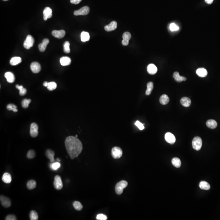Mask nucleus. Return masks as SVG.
<instances>
[{
    "mask_svg": "<svg viewBox=\"0 0 220 220\" xmlns=\"http://www.w3.org/2000/svg\"><path fill=\"white\" fill-rule=\"evenodd\" d=\"M65 145L71 159L78 157L83 149L82 142L76 137H68L65 141Z\"/></svg>",
    "mask_w": 220,
    "mask_h": 220,
    "instance_id": "nucleus-1",
    "label": "nucleus"
},
{
    "mask_svg": "<svg viewBox=\"0 0 220 220\" xmlns=\"http://www.w3.org/2000/svg\"><path fill=\"white\" fill-rule=\"evenodd\" d=\"M128 185V183L126 181L122 180L118 182L115 187V190L117 194L120 195L123 192L124 189Z\"/></svg>",
    "mask_w": 220,
    "mask_h": 220,
    "instance_id": "nucleus-2",
    "label": "nucleus"
},
{
    "mask_svg": "<svg viewBox=\"0 0 220 220\" xmlns=\"http://www.w3.org/2000/svg\"><path fill=\"white\" fill-rule=\"evenodd\" d=\"M202 140L199 137L197 136L193 139L192 142V147L194 150L199 151L201 148L202 146Z\"/></svg>",
    "mask_w": 220,
    "mask_h": 220,
    "instance_id": "nucleus-3",
    "label": "nucleus"
},
{
    "mask_svg": "<svg viewBox=\"0 0 220 220\" xmlns=\"http://www.w3.org/2000/svg\"><path fill=\"white\" fill-rule=\"evenodd\" d=\"M122 154V150L120 147H114L111 150V155L114 159H120L121 158Z\"/></svg>",
    "mask_w": 220,
    "mask_h": 220,
    "instance_id": "nucleus-4",
    "label": "nucleus"
},
{
    "mask_svg": "<svg viewBox=\"0 0 220 220\" xmlns=\"http://www.w3.org/2000/svg\"><path fill=\"white\" fill-rule=\"evenodd\" d=\"M34 40L33 37L31 35H29L27 36L24 43V47L27 49H29L33 46L34 44Z\"/></svg>",
    "mask_w": 220,
    "mask_h": 220,
    "instance_id": "nucleus-5",
    "label": "nucleus"
},
{
    "mask_svg": "<svg viewBox=\"0 0 220 220\" xmlns=\"http://www.w3.org/2000/svg\"><path fill=\"white\" fill-rule=\"evenodd\" d=\"M90 12V9L88 6L80 8L78 10H76L74 12V14L75 16H84L88 14Z\"/></svg>",
    "mask_w": 220,
    "mask_h": 220,
    "instance_id": "nucleus-6",
    "label": "nucleus"
},
{
    "mask_svg": "<svg viewBox=\"0 0 220 220\" xmlns=\"http://www.w3.org/2000/svg\"><path fill=\"white\" fill-rule=\"evenodd\" d=\"M0 201L1 205L5 208H8L11 206V200L6 196L3 195L0 196Z\"/></svg>",
    "mask_w": 220,
    "mask_h": 220,
    "instance_id": "nucleus-7",
    "label": "nucleus"
},
{
    "mask_svg": "<svg viewBox=\"0 0 220 220\" xmlns=\"http://www.w3.org/2000/svg\"><path fill=\"white\" fill-rule=\"evenodd\" d=\"M54 185L55 188L57 190H60L63 188V183L61 176L56 175L54 178Z\"/></svg>",
    "mask_w": 220,
    "mask_h": 220,
    "instance_id": "nucleus-8",
    "label": "nucleus"
},
{
    "mask_svg": "<svg viewBox=\"0 0 220 220\" xmlns=\"http://www.w3.org/2000/svg\"><path fill=\"white\" fill-rule=\"evenodd\" d=\"M38 127L37 124L33 123L31 124L30 129V134L32 137H36L38 134Z\"/></svg>",
    "mask_w": 220,
    "mask_h": 220,
    "instance_id": "nucleus-9",
    "label": "nucleus"
},
{
    "mask_svg": "<svg viewBox=\"0 0 220 220\" xmlns=\"http://www.w3.org/2000/svg\"><path fill=\"white\" fill-rule=\"evenodd\" d=\"M165 139L166 141L170 144H174L176 141L175 137L171 132H167L165 134Z\"/></svg>",
    "mask_w": 220,
    "mask_h": 220,
    "instance_id": "nucleus-10",
    "label": "nucleus"
},
{
    "mask_svg": "<svg viewBox=\"0 0 220 220\" xmlns=\"http://www.w3.org/2000/svg\"><path fill=\"white\" fill-rule=\"evenodd\" d=\"M30 68L33 73H38L41 70V66L38 62H34L31 64Z\"/></svg>",
    "mask_w": 220,
    "mask_h": 220,
    "instance_id": "nucleus-11",
    "label": "nucleus"
},
{
    "mask_svg": "<svg viewBox=\"0 0 220 220\" xmlns=\"http://www.w3.org/2000/svg\"><path fill=\"white\" fill-rule=\"evenodd\" d=\"M131 38V35L129 32L124 33L122 35L123 40L122 41V44L124 46L128 45L129 43V41Z\"/></svg>",
    "mask_w": 220,
    "mask_h": 220,
    "instance_id": "nucleus-12",
    "label": "nucleus"
},
{
    "mask_svg": "<svg viewBox=\"0 0 220 220\" xmlns=\"http://www.w3.org/2000/svg\"><path fill=\"white\" fill-rule=\"evenodd\" d=\"M52 11L51 8L47 7L43 10V19L45 21H47V19L51 18L52 16Z\"/></svg>",
    "mask_w": 220,
    "mask_h": 220,
    "instance_id": "nucleus-13",
    "label": "nucleus"
},
{
    "mask_svg": "<svg viewBox=\"0 0 220 220\" xmlns=\"http://www.w3.org/2000/svg\"><path fill=\"white\" fill-rule=\"evenodd\" d=\"M65 31L64 30H54L52 32V34L53 36L55 37L56 38L61 39L63 38L65 35Z\"/></svg>",
    "mask_w": 220,
    "mask_h": 220,
    "instance_id": "nucleus-14",
    "label": "nucleus"
},
{
    "mask_svg": "<svg viewBox=\"0 0 220 220\" xmlns=\"http://www.w3.org/2000/svg\"><path fill=\"white\" fill-rule=\"evenodd\" d=\"M117 28V22L115 21H113L108 25L104 27V29L106 31H111L115 30Z\"/></svg>",
    "mask_w": 220,
    "mask_h": 220,
    "instance_id": "nucleus-15",
    "label": "nucleus"
},
{
    "mask_svg": "<svg viewBox=\"0 0 220 220\" xmlns=\"http://www.w3.org/2000/svg\"><path fill=\"white\" fill-rule=\"evenodd\" d=\"M49 39L47 38L43 39L42 43H40L38 45V48L40 52H45L47 48V45L49 44Z\"/></svg>",
    "mask_w": 220,
    "mask_h": 220,
    "instance_id": "nucleus-16",
    "label": "nucleus"
},
{
    "mask_svg": "<svg viewBox=\"0 0 220 220\" xmlns=\"http://www.w3.org/2000/svg\"><path fill=\"white\" fill-rule=\"evenodd\" d=\"M147 71L150 75H154L157 73V68L153 64H150L147 66Z\"/></svg>",
    "mask_w": 220,
    "mask_h": 220,
    "instance_id": "nucleus-17",
    "label": "nucleus"
},
{
    "mask_svg": "<svg viewBox=\"0 0 220 220\" xmlns=\"http://www.w3.org/2000/svg\"><path fill=\"white\" fill-rule=\"evenodd\" d=\"M5 77L7 79V81L10 83H12L15 80L14 75L11 72H6L5 74Z\"/></svg>",
    "mask_w": 220,
    "mask_h": 220,
    "instance_id": "nucleus-18",
    "label": "nucleus"
},
{
    "mask_svg": "<svg viewBox=\"0 0 220 220\" xmlns=\"http://www.w3.org/2000/svg\"><path fill=\"white\" fill-rule=\"evenodd\" d=\"M173 77L174 78L176 82H181L182 81H185L187 80L186 77L184 76H181L179 75V72H174L173 75Z\"/></svg>",
    "mask_w": 220,
    "mask_h": 220,
    "instance_id": "nucleus-19",
    "label": "nucleus"
},
{
    "mask_svg": "<svg viewBox=\"0 0 220 220\" xmlns=\"http://www.w3.org/2000/svg\"><path fill=\"white\" fill-rule=\"evenodd\" d=\"M62 65L63 66L69 65L71 63V60L68 57H62L60 60Z\"/></svg>",
    "mask_w": 220,
    "mask_h": 220,
    "instance_id": "nucleus-20",
    "label": "nucleus"
},
{
    "mask_svg": "<svg viewBox=\"0 0 220 220\" xmlns=\"http://www.w3.org/2000/svg\"><path fill=\"white\" fill-rule=\"evenodd\" d=\"M180 102L182 106L185 107H189L191 104L190 99L186 97L182 98L181 99Z\"/></svg>",
    "mask_w": 220,
    "mask_h": 220,
    "instance_id": "nucleus-21",
    "label": "nucleus"
},
{
    "mask_svg": "<svg viewBox=\"0 0 220 220\" xmlns=\"http://www.w3.org/2000/svg\"><path fill=\"white\" fill-rule=\"evenodd\" d=\"M45 155L47 158L49 159L52 162L54 161V156L55 155V153L53 150L51 149H47L45 152Z\"/></svg>",
    "mask_w": 220,
    "mask_h": 220,
    "instance_id": "nucleus-22",
    "label": "nucleus"
},
{
    "mask_svg": "<svg viewBox=\"0 0 220 220\" xmlns=\"http://www.w3.org/2000/svg\"><path fill=\"white\" fill-rule=\"evenodd\" d=\"M2 181L5 183H10L12 181V176L8 172H5L2 177Z\"/></svg>",
    "mask_w": 220,
    "mask_h": 220,
    "instance_id": "nucleus-23",
    "label": "nucleus"
},
{
    "mask_svg": "<svg viewBox=\"0 0 220 220\" xmlns=\"http://www.w3.org/2000/svg\"><path fill=\"white\" fill-rule=\"evenodd\" d=\"M22 62V59L19 57H14L10 60V64L12 66H16Z\"/></svg>",
    "mask_w": 220,
    "mask_h": 220,
    "instance_id": "nucleus-24",
    "label": "nucleus"
},
{
    "mask_svg": "<svg viewBox=\"0 0 220 220\" xmlns=\"http://www.w3.org/2000/svg\"><path fill=\"white\" fill-rule=\"evenodd\" d=\"M206 126L211 129H215L217 126V122L214 120H209L207 121Z\"/></svg>",
    "mask_w": 220,
    "mask_h": 220,
    "instance_id": "nucleus-25",
    "label": "nucleus"
},
{
    "mask_svg": "<svg viewBox=\"0 0 220 220\" xmlns=\"http://www.w3.org/2000/svg\"><path fill=\"white\" fill-rule=\"evenodd\" d=\"M196 73L198 76L201 77H205L207 75V72L206 69L204 68H199L196 71Z\"/></svg>",
    "mask_w": 220,
    "mask_h": 220,
    "instance_id": "nucleus-26",
    "label": "nucleus"
},
{
    "mask_svg": "<svg viewBox=\"0 0 220 220\" xmlns=\"http://www.w3.org/2000/svg\"><path fill=\"white\" fill-rule=\"evenodd\" d=\"M169 97L166 94H163L160 98V102L162 105H166L169 102Z\"/></svg>",
    "mask_w": 220,
    "mask_h": 220,
    "instance_id": "nucleus-27",
    "label": "nucleus"
},
{
    "mask_svg": "<svg viewBox=\"0 0 220 220\" xmlns=\"http://www.w3.org/2000/svg\"><path fill=\"white\" fill-rule=\"evenodd\" d=\"M81 41L83 42H87L90 39V35L88 32L83 31L81 34Z\"/></svg>",
    "mask_w": 220,
    "mask_h": 220,
    "instance_id": "nucleus-28",
    "label": "nucleus"
},
{
    "mask_svg": "<svg viewBox=\"0 0 220 220\" xmlns=\"http://www.w3.org/2000/svg\"><path fill=\"white\" fill-rule=\"evenodd\" d=\"M36 183L35 181L30 180L27 183V187L29 190H31L34 189L36 187Z\"/></svg>",
    "mask_w": 220,
    "mask_h": 220,
    "instance_id": "nucleus-29",
    "label": "nucleus"
},
{
    "mask_svg": "<svg viewBox=\"0 0 220 220\" xmlns=\"http://www.w3.org/2000/svg\"><path fill=\"white\" fill-rule=\"evenodd\" d=\"M199 187L202 190H209L210 188V185L205 181H201L199 183Z\"/></svg>",
    "mask_w": 220,
    "mask_h": 220,
    "instance_id": "nucleus-30",
    "label": "nucleus"
},
{
    "mask_svg": "<svg viewBox=\"0 0 220 220\" xmlns=\"http://www.w3.org/2000/svg\"><path fill=\"white\" fill-rule=\"evenodd\" d=\"M172 163L175 167L179 168L181 166V163L180 160L177 157H174L172 160Z\"/></svg>",
    "mask_w": 220,
    "mask_h": 220,
    "instance_id": "nucleus-31",
    "label": "nucleus"
},
{
    "mask_svg": "<svg viewBox=\"0 0 220 220\" xmlns=\"http://www.w3.org/2000/svg\"><path fill=\"white\" fill-rule=\"evenodd\" d=\"M153 89V84L152 82H149L147 84V89L146 92V95L149 96L152 92Z\"/></svg>",
    "mask_w": 220,
    "mask_h": 220,
    "instance_id": "nucleus-32",
    "label": "nucleus"
},
{
    "mask_svg": "<svg viewBox=\"0 0 220 220\" xmlns=\"http://www.w3.org/2000/svg\"><path fill=\"white\" fill-rule=\"evenodd\" d=\"M73 206L74 208L76 209V210L78 211L82 210V209H83V206L82 204L80 203V202L78 201H75L73 202Z\"/></svg>",
    "mask_w": 220,
    "mask_h": 220,
    "instance_id": "nucleus-33",
    "label": "nucleus"
},
{
    "mask_svg": "<svg viewBox=\"0 0 220 220\" xmlns=\"http://www.w3.org/2000/svg\"><path fill=\"white\" fill-rule=\"evenodd\" d=\"M16 88L19 90V94L21 96H24L27 92V90L26 89L24 88L22 85L19 86V85H16Z\"/></svg>",
    "mask_w": 220,
    "mask_h": 220,
    "instance_id": "nucleus-34",
    "label": "nucleus"
},
{
    "mask_svg": "<svg viewBox=\"0 0 220 220\" xmlns=\"http://www.w3.org/2000/svg\"><path fill=\"white\" fill-rule=\"evenodd\" d=\"M29 218L31 220H38V214L35 211H31L29 214Z\"/></svg>",
    "mask_w": 220,
    "mask_h": 220,
    "instance_id": "nucleus-35",
    "label": "nucleus"
},
{
    "mask_svg": "<svg viewBox=\"0 0 220 220\" xmlns=\"http://www.w3.org/2000/svg\"><path fill=\"white\" fill-rule=\"evenodd\" d=\"M57 88V84L56 82H48V86L47 88L49 91H52L56 89Z\"/></svg>",
    "mask_w": 220,
    "mask_h": 220,
    "instance_id": "nucleus-36",
    "label": "nucleus"
},
{
    "mask_svg": "<svg viewBox=\"0 0 220 220\" xmlns=\"http://www.w3.org/2000/svg\"><path fill=\"white\" fill-rule=\"evenodd\" d=\"M70 43L68 41H66L64 43L63 45V49L65 53L66 54H69L70 52Z\"/></svg>",
    "mask_w": 220,
    "mask_h": 220,
    "instance_id": "nucleus-37",
    "label": "nucleus"
},
{
    "mask_svg": "<svg viewBox=\"0 0 220 220\" xmlns=\"http://www.w3.org/2000/svg\"><path fill=\"white\" fill-rule=\"evenodd\" d=\"M31 102L30 99H24L21 102V105L22 107L24 108H27L28 107L30 103Z\"/></svg>",
    "mask_w": 220,
    "mask_h": 220,
    "instance_id": "nucleus-38",
    "label": "nucleus"
},
{
    "mask_svg": "<svg viewBox=\"0 0 220 220\" xmlns=\"http://www.w3.org/2000/svg\"><path fill=\"white\" fill-rule=\"evenodd\" d=\"M35 153L34 150H31L27 153V157L29 159H33L35 157Z\"/></svg>",
    "mask_w": 220,
    "mask_h": 220,
    "instance_id": "nucleus-39",
    "label": "nucleus"
},
{
    "mask_svg": "<svg viewBox=\"0 0 220 220\" xmlns=\"http://www.w3.org/2000/svg\"><path fill=\"white\" fill-rule=\"evenodd\" d=\"M7 109L9 111H13L14 112H17L18 110L17 109V106L14 104H10L7 106Z\"/></svg>",
    "mask_w": 220,
    "mask_h": 220,
    "instance_id": "nucleus-40",
    "label": "nucleus"
},
{
    "mask_svg": "<svg viewBox=\"0 0 220 220\" xmlns=\"http://www.w3.org/2000/svg\"><path fill=\"white\" fill-rule=\"evenodd\" d=\"M170 29L172 31H176L179 29V27L175 24L171 23L169 26Z\"/></svg>",
    "mask_w": 220,
    "mask_h": 220,
    "instance_id": "nucleus-41",
    "label": "nucleus"
},
{
    "mask_svg": "<svg viewBox=\"0 0 220 220\" xmlns=\"http://www.w3.org/2000/svg\"><path fill=\"white\" fill-rule=\"evenodd\" d=\"M61 166V164L59 162H55L51 165V168L54 170H56L59 168Z\"/></svg>",
    "mask_w": 220,
    "mask_h": 220,
    "instance_id": "nucleus-42",
    "label": "nucleus"
},
{
    "mask_svg": "<svg viewBox=\"0 0 220 220\" xmlns=\"http://www.w3.org/2000/svg\"><path fill=\"white\" fill-rule=\"evenodd\" d=\"M135 125L140 130H143L144 129V124L141 123L139 121H137L135 123Z\"/></svg>",
    "mask_w": 220,
    "mask_h": 220,
    "instance_id": "nucleus-43",
    "label": "nucleus"
},
{
    "mask_svg": "<svg viewBox=\"0 0 220 220\" xmlns=\"http://www.w3.org/2000/svg\"><path fill=\"white\" fill-rule=\"evenodd\" d=\"M96 219L98 220H106L107 218V216L104 214H99L97 216Z\"/></svg>",
    "mask_w": 220,
    "mask_h": 220,
    "instance_id": "nucleus-44",
    "label": "nucleus"
},
{
    "mask_svg": "<svg viewBox=\"0 0 220 220\" xmlns=\"http://www.w3.org/2000/svg\"><path fill=\"white\" fill-rule=\"evenodd\" d=\"M6 220H16L17 218L16 216L14 214H10L6 216L5 218Z\"/></svg>",
    "mask_w": 220,
    "mask_h": 220,
    "instance_id": "nucleus-45",
    "label": "nucleus"
},
{
    "mask_svg": "<svg viewBox=\"0 0 220 220\" xmlns=\"http://www.w3.org/2000/svg\"><path fill=\"white\" fill-rule=\"evenodd\" d=\"M82 1V0H70V2L72 4L77 5L79 4Z\"/></svg>",
    "mask_w": 220,
    "mask_h": 220,
    "instance_id": "nucleus-46",
    "label": "nucleus"
},
{
    "mask_svg": "<svg viewBox=\"0 0 220 220\" xmlns=\"http://www.w3.org/2000/svg\"><path fill=\"white\" fill-rule=\"evenodd\" d=\"M214 0H205L206 3L208 4H211L213 3Z\"/></svg>",
    "mask_w": 220,
    "mask_h": 220,
    "instance_id": "nucleus-47",
    "label": "nucleus"
},
{
    "mask_svg": "<svg viewBox=\"0 0 220 220\" xmlns=\"http://www.w3.org/2000/svg\"><path fill=\"white\" fill-rule=\"evenodd\" d=\"M48 82H45L43 84V85L44 87H47L48 86Z\"/></svg>",
    "mask_w": 220,
    "mask_h": 220,
    "instance_id": "nucleus-48",
    "label": "nucleus"
},
{
    "mask_svg": "<svg viewBox=\"0 0 220 220\" xmlns=\"http://www.w3.org/2000/svg\"><path fill=\"white\" fill-rule=\"evenodd\" d=\"M57 161H59V162H60V160L59 159H58H58H57Z\"/></svg>",
    "mask_w": 220,
    "mask_h": 220,
    "instance_id": "nucleus-49",
    "label": "nucleus"
},
{
    "mask_svg": "<svg viewBox=\"0 0 220 220\" xmlns=\"http://www.w3.org/2000/svg\"><path fill=\"white\" fill-rule=\"evenodd\" d=\"M75 137H78V136H77V135H76V136H75Z\"/></svg>",
    "mask_w": 220,
    "mask_h": 220,
    "instance_id": "nucleus-50",
    "label": "nucleus"
},
{
    "mask_svg": "<svg viewBox=\"0 0 220 220\" xmlns=\"http://www.w3.org/2000/svg\"><path fill=\"white\" fill-rule=\"evenodd\" d=\"M3 1H7V0H3Z\"/></svg>",
    "mask_w": 220,
    "mask_h": 220,
    "instance_id": "nucleus-51",
    "label": "nucleus"
}]
</instances>
